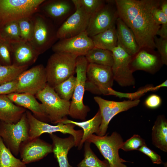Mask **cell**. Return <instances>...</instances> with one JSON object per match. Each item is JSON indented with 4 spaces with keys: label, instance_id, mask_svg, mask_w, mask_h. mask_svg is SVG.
<instances>
[{
    "label": "cell",
    "instance_id": "obj_1",
    "mask_svg": "<svg viewBox=\"0 0 167 167\" xmlns=\"http://www.w3.org/2000/svg\"><path fill=\"white\" fill-rule=\"evenodd\" d=\"M118 17L131 30L140 49H154V39L161 27L152 11L159 0H115Z\"/></svg>",
    "mask_w": 167,
    "mask_h": 167
},
{
    "label": "cell",
    "instance_id": "obj_2",
    "mask_svg": "<svg viewBox=\"0 0 167 167\" xmlns=\"http://www.w3.org/2000/svg\"><path fill=\"white\" fill-rule=\"evenodd\" d=\"M78 56L69 53L54 52L49 58L45 69L47 84L54 88L75 72Z\"/></svg>",
    "mask_w": 167,
    "mask_h": 167
},
{
    "label": "cell",
    "instance_id": "obj_3",
    "mask_svg": "<svg viewBox=\"0 0 167 167\" xmlns=\"http://www.w3.org/2000/svg\"><path fill=\"white\" fill-rule=\"evenodd\" d=\"M44 0H0V28L32 17Z\"/></svg>",
    "mask_w": 167,
    "mask_h": 167
},
{
    "label": "cell",
    "instance_id": "obj_4",
    "mask_svg": "<svg viewBox=\"0 0 167 167\" xmlns=\"http://www.w3.org/2000/svg\"><path fill=\"white\" fill-rule=\"evenodd\" d=\"M88 63L84 56L77 58L75 70L76 83L68 114L72 118L83 121L85 120L88 113L90 110L88 106L84 104L83 101Z\"/></svg>",
    "mask_w": 167,
    "mask_h": 167
},
{
    "label": "cell",
    "instance_id": "obj_5",
    "mask_svg": "<svg viewBox=\"0 0 167 167\" xmlns=\"http://www.w3.org/2000/svg\"><path fill=\"white\" fill-rule=\"evenodd\" d=\"M34 29L29 42L39 54L52 48L58 40V28L49 19L37 12L32 16Z\"/></svg>",
    "mask_w": 167,
    "mask_h": 167
},
{
    "label": "cell",
    "instance_id": "obj_6",
    "mask_svg": "<svg viewBox=\"0 0 167 167\" xmlns=\"http://www.w3.org/2000/svg\"><path fill=\"white\" fill-rule=\"evenodd\" d=\"M35 96L41 102L45 112L51 123L57 124L67 118L71 102L61 99L54 88L47 84Z\"/></svg>",
    "mask_w": 167,
    "mask_h": 167
},
{
    "label": "cell",
    "instance_id": "obj_7",
    "mask_svg": "<svg viewBox=\"0 0 167 167\" xmlns=\"http://www.w3.org/2000/svg\"><path fill=\"white\" fill-rule=\"evenodd\" d=\"M108 134L101 136L93 134L86 141L96 146L110 167H127L123 163L127 161L121 158L119 154V150L123 142L121 136L115 131L110 135Z\"/></svg>",
    "mask_w": 167,
    "mask_h": 167
},
{
    "label": "cell",
    "instance_id": "obj_8",
    "mask_svg": "<svg viewBox=\"0 0 167 167\" xmlns=\"http://www.w3.org/2000/svg\"><path fill=\"white\" fill-rule=\"evenodd\" d=\"M114 80L112 67L89 63L87 67L85 91L96 95H108Z\"/></svg>",
    "mask_w": 167,
    "mask_h": 167
},
{
    "label": "cell",
    "instance_id": "obj_9",
    "mask_svg": "<svg viewBox=\"0 0 167 167\" xmlns=\"http://www.w3.org/2000/svg\"><path fill=\"white\" fill-rule=\"evenodd\" d=\"M29 127L26 112L16 123L0 121V137L15 156L19 154L21 144L29 139Z\"/></svg>",
    "mask_w": 167,
    "mask_h": 167
},
{
    "label": "cell",
    "instance_id": "obj_10",
    "mask_svg": "<svg viewBox=\"0 0 167 167\" xmlns=\"http://www.w3.org/2000/svg\"><path fill=\"white\" fill-rule=\"evenodd\" d=\"M26 113L29 127V139L40 137L44 133L49 134L59 132L72 135L74 139L75 146H79L83 136V131L82 130H75L74 128L76 126L74 124L58 123L56 125H53L37 119L28 110H26Z\"/></svg>",
    "mask_w": 167,
    "mask_h": 167
},
{
    "label": "cell",
    "instance_id": "obj_11",
    "mask_svg": "<svg viewBox=\"0 0 167 167\" xmlns=\"http://www.w3.org/2000/svg\"><path fill=\"white\" fill-rule=\"evenodd\" d=\"M94 99L98 105L101 117V123L97 135L102 136L106 133L108 125L111 119L118 114L137 106L139 99L116 101L108 100L98 96Z\"/></svg>",
    "mask_w": 167,
    "mask_h": 167
},
{
    "label": "cell",
    "instance_id": "obj_12",
    "mask_svg": "<svg viewBox=\"0 0 167 167\" xmlns=\"http://www.w3.org/2000/svg\"><path fill=\"white\" fill-rule=\"evenodd\" d=\"M76 8L75 12L58 28V40L69 38L86 31L91 15L80 4L79 0H72Z\"/></svg>",
    "mask_w": 167,
    "mask_h": 167
},
{
    "label": "cell",
    "instance_id": "obj_13",
    "mask_svg": "<svg viewBox=\"0 0 167 167\" xmlns=\"http://www.w3.org/2000/svg\"><path fill=\"white\" fill-rule=\"evenodd\" d=\"M18 80L15 92L36 95L47 84L45 67L41 64L35 66L22 72Z\"/></svg>",
    "mask_w": 167,
    "mask_h": 167
},
{
    "label": "cell",
    "instance_id": "obj_14",
    "mask_svg": "<svg viewBox=\"0 0 167 167\" xmlns=\"http://www.w3.org/2000/svg\"><path fill=\"white\" fill-rule=\"evenodd\" d=\"M111 51L113 59L112 68L114 80L121 87L134 86L135 80L130 67L132 56L118 45Z\"/></svg>",
    "mask_w": 167,
    "mask_h": 167
},
{
    "label": "cell",
    "instance_id": "obj_15",
    "mask_svg": "<svg viewBox=\"0 0 167 167\" xmlns=\"http://www.w3.org/2000/svg\"><path fill=\"white\" fill-rule=\"evenodd\" d=\"M107 2L91 16L86 30L90 37L115 25L118 17L116 6H113L111 1Z\"/></svg>",
    "mask_w": 167,
    "mask_h": 167
},
{
    "label": "cell",
    "instance_id": "obj_16",
    "mask_svg": "<svg viewBox=\"0 0 167 167\" xmlns=\"http://www.w3.org/2000/svg\"><path fill=\"white\" fill-rule=\"evenodd\" d=\"M75 10L72 0H44L38 12L50 19L58 28Z\"/></svg>",
    "mask_w": 167,
    "mask_h": 167
},
{
    "label": "cell",
    "instance_id": "obj_17",
    "mask_svg": "<svg viewBox=\"0 0 167 167\" xmlns=\"http://www.w3.org/2000/svg\"><path fill=\"white\" fill-rule=\"evenodd\" d=\"M93 48L92 39L85 31L72 37L59 40L51 48L54 53H67L78 56H85Z\"/></svg>",
    "mask_w": 167,
    "mask_h": 167
},
{
    "label": "cell",
    "instance_id": "obj_18",
    "mask_svg": "<svg viewBox=\"0 0 167 167\" xmlns=\"http://www.w3.org/2000/svg\"><path fill=\"white\" fill-rule=\"evenodd\" d=\"M52 144L39 137L29 139L21 144L19 151L20 159L25 164L38 161L52 153Z\"/></svg>",
    "mask_w": 167,
    "mask_h": 167
},
{
    "label": "cell",
    "instance_id": "obj_19",
    "mask_svg": "<svg viewBox=\"0 0 167 167\" xmlns=\"http://www.w3.org/2000/svg\"><path fill=\"white\" fill-rule=\"evenodd\" d=\"M151 50L141 49L132 56L130 67L133 73L138 70H142L154 74L159 70L162 65L160 55Z\"/></svg>",
    "mask_w": 167,
    "mask_h": 167
},
{
    "label": "cell",
    "instance_id": "obj_20",
    "mask_svg": "<svg viewBox=\"0 0 167 167\" xmlns=\"http://www.w3.org/2000/svg\"><path fill=\"white\" fill-rule=\"evenodd\" d=\"M10 44L12 65L15 66L29 67L40 55L29 42L21 41Z\"/></svg>",
    "mask_w": 167,
    "mask_h": 167
},
{
    "label": "cell",
    "instance_id": "obj_21",
    "mask_svg": "<svg viewBox=\"0 0 167 167\" xmlns=\"http://www.w3.org/2000/svg\"><path fill=\"white\" fill-rule=\"evenodd\" d=\"M6 95L15 105L31 112L37 119L46 123L50 122L45 112L42 104L38 101L34 95L14 92Z\"/></svg>",
    "mask_w": 167,
    "mask_h": 167
},
{
    "label": "cell",
    "instance_id": "obj_22",
    "mask_svg": "<svg viewBox=\"0 0 167 167\" xmlns=\"http://www.w3.org/2000/svg\"><path fill=\"white\" fill-rule=\"evenodd\" d=\"M116 24L117 45L121 47L131 56L135 55L140 49L133 33L118 17L117 19Z\"/></svg>",
    "mask_w": 167,
    "mask_h": 167
},
{
    "label": "cell",
    "instance_id": "obj_23",
    "mask_svg": "<svg viewBox=\"0 0 167 167\" xmlns=\"http://www.w3.org/2000/svg\"><path fill=\"white\" fill-rule=\"evenodd\" d=\"M52 141V151L59 167H73L68 161L67 155L70 150L75 146L73 137L70 135L62 138L52 133L49 134Z\"/></svg>",
    "mask_w": 167,
    "mask_h": 167
},
{
    "label": "cell",
    "instance_id": "obj_24",
    "mask_svg": "<svg viewBox=\"0 0 167 167\" xmlns=\"http://www.w3.org/2000/svg\"><path fill=\"white\" fill-rule=\"evenodd\" d=\"M27 110L14 104L6 95H0V121L16 123Z\"/></svg>",
    "mask_w": 167,
    "mask_h": 167
},
{
    "label": "cell",
    "instance_id": "obj_25",
    "mask_svg": "<svg viewBox=\"0 0 167 167\" xmlns=\"http://www.w3.org/2000/svg\"><path fill=\"white\" fill-rule=\"evenodd\" d=\"M101 123V117L99 109L95 115L89 120L82 122H77L68 119L67 118L62 120L59 123L63 124L72 123L82 129L83 135L78 148L79 150H80L82 148L83 143L91 135L94 133L97 135Z\"/></svg>",
    "mask_w": 167,
    "mask_h": 167
},
{
    "label": "cell",
    "instance_id": "obj_26",
    "mask_svg": "<svg viewBox=\"0 0 167 167\" xmlns=\"http://www.w3.org/2000/svg\"><path fill=\"white\" fill-rule=\"evenodd\" d=\"M153 144L161 151L167 152V120L163 115L157 118L152 129Z\"/></svg>",
    "mask_w": 167,
    "mask_h": 167
},
{
    "label": "cell",
    "instance_id": "obj_27",
    "mask_svg": "<svg viewBox=\"0 0 167 167\" xmlns=\"http://www.w3.org/2000/svg\"><path fill=\"white\" fill-rule=\"evenodd\" d=\"M91 38L94 47L111 51L117 46L115 25Z\"/></svg>",
    "mask_w": 167,
    "mask_h": 167
},
{
    "label": "cell",
    "instance_id": "obj_28",
    "mask_svg": "<svg viewBox=\"0 0 167 167\" xmlns=\"http://www.w3.org/2000/svg\"><path fill=\"white\" fill-rule=\"evenodd\" d=\"M88 63L112 67L113 59L110 51L96 48L89 50L84 56Z\"/></svg>",
    "mask_w": 167,
    "mask_h": 167
},
{
    "label": "cell",
    "instance_id": "obj_29",
    "mask_svg": "<svg viewBox=\"0 0 167 167\" xmlns=\"http://www.w3.org/2000/svg\"><path fill=\"white\" fill-rule=\"evenodd\" d=\"M91 143L86 141L84 146V158L78 165V167H110L107 161L100 160L90 147Z\"/></svg>",
    "mask_w": 167,
    "mask_h": 167
},
{
    "label": "cell",
    "instance_id": "obj_30",
    "mask_svg": "<svg viewBox=\"0 0 167 167\" xmlns=\"http://www.w3.org/2000/svg\"><path fill=\"white\" fill-rule=\"evenodd\" d=\"M0 167H27L21 160L15 157L6 146L0 137Z\"/></svg>",
    "mask_w": 167,
    "mask_h": 167
},
{
    "label": "cell",
    "instance_id": "obj_31",
    "mask_svg": "<svg viewBox=\"0 0 167 167\" xmlns=\"http://www.w3.org/2000/svg\"><path fill=\"white\" fill-rule=\"evenodd\" d=\"M28 66H18L13 65L3 66L0 64V85L17 79Z\"/></svg>",
    "mask_w": 167,
    "mask_h": 167
},
{
    "label": "cell",
    "instance_id": "obj_32",
    "mask_svg": "<svg viewBox=\"0 0 167 167\" xmlns=\"http://www.w3.org/2000/svg\"><path fill=\"white\" fill-rule=\"evenodd\" d=\"M76 83V77L72 75L54 88L58 95L62 99L67 101L72 98Z\"/></svg>",
    "mask_w": 167,
    "mask_h": 167
},
{
    "label": "cell",
    "instance_id": "obj_33",
    "mask_svg": "<svg viewBox=\"0 0 167 167\" xmlns=\"http://www.w3.org/2000/svg\"><path fill=\"white\" fill-rule=\"evenodd\" d=\"M0 36L10 43L21 41L18 22L10 23L0 28Z\"/></svg>",
    "mask_w": 167,
    "mask_h": 167
},
{
    "label": "cell",
    "instance_id": "obj_34",
    "mask_svg": "<svg viewBox=\"0 0 167 167\" xmlns=\"http://www.w3.org/2000/svg\"><path fill=\"white\" fill-rule=\"evenodd\" d=\"M32 16L21 19L18 21L20 38L22 41L29 42L32 38L34 29Z\"/></svg>",
    "mask_w": 167,
    "mask_h": 167
},
{
    "label": "cell",
    "instance_id": "obj_35",
    "mask_svg": "<svg viewBox=\"0 0 167 167\" xmlns=\"http://www.w3.org/2000/svg\"><path fill=\"white\" fill-rule=\"evenodd\" d=\"M155 91L154 86H147L141 88L136 92L131 93L121 92L117 91L112 88L109 89L108 95H112L118 97L120 98H126L134 100L139 99V98L143 95L145 93L149 91Z\"/></svg>",
    "mask_w": 167,
    "mask_h": 167
},
{
    "label": "cell",
    "instance_id": "obj_36",
    "mask_svg": "<svg viewBox=\"0 0 167 167\" xmlns=\"http://www.w3.org/2000/svg\"><path fill=\"white\" fill-rule=\"evenodd\" d=\"M0 64L12 65L10 43L2 39H0Z\"/></svg>",
    "mask_w": 167,
    "mask_h": 167
},
{
    "label": "cell",
    "instance_id": "obj_37",
    "mask_svg": "<svg viewBox=\"0 0 167 167\" xmlns=\"http://www.w3.org/2000/svg\"><path fill=\"white\" fill-rule=\"evenodd\" d=\"M145 145H146L145 140L139 135L135 134L123 142L121 149L126 152L138 150L141 147Z\"/></svg>",
    "mask_w": 167,
    "mask_h": 167
},
{
    "label": "cell",
    "instance_id": "obj_38",
    "mask_svg": "<svg viewBox=\"0 0 167 167\" xmlns=\"http://www.w3.org/2000/svg\"><path fill=\"white\" fill-rule=\"evenodd\" d=\"M155 48H156L160 55L162 64L167 65V39L158 37L154 38Z\"/></svg>",
    "mask_w": 167,
    "mask_h": 167
},
{
    "label": "cell",
    "instance_id": "obj_39",
    "mask_svg": "<svg viewBox=\"0 0 167 167\" xmlns=\"http://www.w3.org/2000/svg\"><path fill=\"white\" fill-rule=\"evenodd\" d=\"M81 6L91 15L100 9L105 3L102 0H79Z\"/></svg>",
    "mask_w": 167,
    "mask_h": 167
},
{
    "label": "cell",
    "instance_id": "obj_40",
    "mask_svg": "<svg viewBox=\"0 0 167 167\" xmlns=\"http://www.w3.org/2000/svg\"><path fill=\"white\" fill-rule=\"evenodd\" d=\"M138 150L148 156L153 164H160L162 163L161 156L154 151L148 147L147 145L143 146Z\"/></svg>",
    "mask_w": 167,
    "mask_h": 167
},
{
    "label": "cell",
    "instance_id": "obj_41",
    "mask_svg": "<svg viewBox=\"0 0 167 167\" xmlns=\"http://www.w3.org/2000/svg\"><path fill=\"white\" fill-rule=\"evenodd\" d=\"M18 83L17 78L13 81L0 85V95H7L15 92Z\"/></svg>",
    "mask_w": 167,
    "mask_h": 167
},
{
    "label": "cell",
    "instance_id": "obj_42",
    "mask_svg": "<svg viewBox=\"0 0 167 167\" xmlns=\"http://www.w3.org/2000/svg\"><path fill=\"white\" fill-rule=\"evenodd\" d=\"M162 100L158 95L152 94L149 95L146 99L144 104L146 106L150 109H155L161 105Z\"/></svg>",
    "mask_w": 167,
    "mask_h": 167
},
{
    "label": "cell",
    "instance_id": "obj_43",
    "mask_svg": "<svg viewBox=\"0 0 167 167\" xmlns=\"http://www.w3.org/2000/svg\"><path fill=\"white\" fill-rule=\"evenodd\" d=\"M152 15L155 20L160 25L167 24V15L161 10L159 6L154 8Z\"/></svg>",
    "mask_w": 167,
    "mask_h": 167
},
{
    "label": "cell",
    "instance_id": "obj_44",
    "mask_svg": "<svg viewBox=\"0 0 167 167\" xmlns=\"http://www.w3.org/2000/svg\"><path fill=\"white\" fill-rule=\"evenodd\" d=\"M157 35L159 36L160 37L167 39V24L161 26L157 32Z\"/></svg>",
    "mask_w": 167,
    "mask_h": 167
},
{
    "label": "cell",
    "instance_id": "obj_45",
    "mask_svg": "<svg viewBox=\"0 0 167 167\" xmlns=\"http://www.w3.org/2000/svg\"><path fill=\"white\" fill-rule=\"evenodd\" d=\"M159 7L162 11L167 15V0H160Z\"/></svg>",
    "mask_w": 167,
    "mask_h": 167
},
{
    "label": "cell",
    "instance_id": "obj_46",
    "mask_svg": "<svg viewBox=\"0 0 167 167\" xmlns=\"http://www.w3.org/2000/svg\"><path fill=\"white\" fill-rule=\"evenodd\" d=\"M0 39H2V38H1V37H0Z\"/></svg>",
    "mask_w": 167,
    "mask_h": 167
}]
</instances>
